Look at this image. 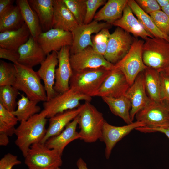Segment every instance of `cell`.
I'll list each match as a JSON object with an SVG mask.
<instances>
[{
    "label": "cell",
    "instance_id": "obj_48",
    "mask_svg": "<svg viewBox=\"0 0 169 169\" xmlns=\"http://www.w3.org/2000/svg\"><path fill=\"white\" fill-rule=\"evenodd\" d=\"M156 1L161 8L169 4V0H156Z\"/></svg>",
    "mask_w": 169,
    "mask_h": 169
},
{
    "label": "cell",
    "instance_id": "obj_22",
    "mask_svg": "<svg viewBox=\"0 0 169 169\" xmlns=\"http://www.w3.org/2000/svg\"><path fill=\"white\" fill-rule=\"evenodd\" d=\"M77 125L78 116L60 134L49 138L44 143L45 145L49 149L57 151L62 155L64 149L69 144L75 140L79 139V133L76 131Z\"/></svg>",
    "mask_w": 169,
    "mask_h": 169
},
{
    "label": "cell",
    "instance_id": "obj_44",
    "mask_svg": "<svg viewBox=\"0 0 169 169\" xmlns=\"http://www.w3.org/2000/svg\"><path fill=\"white\" fill-rule=\"evenodd\" d=\"M135 130L143 133L156 132H161L164 134L169 138V126L156 128H149L143 126L137 128Z\"/></svg>",
    "mask_w": 169,
    "mask_h": 169
},
{
    "label": "cell",
    "instance_id": "obj_12",
    "mask_svg": "<svg viewBox=\"0 0 169 169\" xmlns=\"http://www.w3.org/2000/svg\"><path fill=\"white\" fill-rule=\"evenodd\" d=\"M110 24L99 23L94 20L88 24L79 25L72 32L73 42L70 52L73 54L81 51L88 46L92 47V34L97 33L102 29L108 28Z\"/></svg>",
    "mask_w": 169,
    "mask_h": 169
},
{
    "label": "cell",
    "instance_id": "obj_23",
    "mask_svg": "<svg viewBox=\"0 0 169 169\" xmlns=\"http://www.w3.org/2000/svg\"><path fill=\"white\" fill-rule=\"evenodd\" d=\"M82 108V105L77 108L58 113L49 118V126L41 143H44L49 138L60 134L78 116Z\"/></svg>",
    "mask_w": 169,
    "mask_h": 169
},
{
    "label": "cell",
    "instance_id": "obj_20",
    "mask_svg": "<svg viewBox=\"0 0 169 169\" xmlns=\"http://www.w3.org/2000/svg\"><path fill=\"white\" fill-rule=\"evenodd\" d=\"M52 28L72 32L79 25L63 0H53Z\"/></svg>",
    "mask_w": 169,
    "mask_h": 169
},
{
    "label": "cell",
    "instance_id": "obj_51",
    "mask_svg": "<svg viewBox=\"0 0 169 169\" xmlns=\"http://www.w3.org/2000/svg\"><path fill=\"white\" fill-rule=\"evenodd\" d=\"M54 169H60L59 167H57Z\"/></svg>",
    "mask_w": 169,
    "mask_h": 169
},
{
    "label": "cell",
    "instance_id": "obj_27",
    "mask_svg": "<svg viewBox=\"0 0 169 169\" xmlns=\"http://www.w3.org/2000/svg\"><path fill=\"white\" fill-rule=\"evenodd\" d=\"M15 2L20 9L24 23L28 28L31 35L37 41L38 36L43 32L37 14L31 7L28 0H17Z\"/></svg>",
    "mask_w": 169,
    "mask_h": 169
},
{
    "label": "cell",
    "instance_id": "obj_3",
    "mask_svg": "<svg viewBox=\"0 0 169 169\" xmlns=\"http://www.w3.org/2000/svg\"><path fill=\"white\" fill-rule=\"evenodd\" d=\"M16 70L15 81L13 86L23 92L31 100L44 102L47 101L44 87L37 72L32 68L17 63L14 64Z\"/></svg>",
    "mask_w": 169,
    "mask_h": 169
},
{
    "label": "cell",
    "instance_id": "obj_34",
    "mask_svg": "<svg viewBox=\"0 0 169 169\" xmlns=\"http://www.w3.org/2000/svg\"><path fill=\"white\" fill-rule=\"evenodd\" d=\"M18 121L17 117L12 112L5 108L0 104V133L8 136L15 134V126Z\"/></svg>",
    "mask_w": 169,
    "mask_h": 169
},
{
    "label": "cell",
    "instance_id": "obj_37",
    "mask_svg": "<svg viewBox=\"0 0 169 169\" xmlns=\"http://www.w3.org/2000/svg\"><path fill=\"white\" fill-rule=\"evenodd\" d=\"M108 28H104L91 37L93 50L98 54L104 56L105 54L110 37Z\"/></svg>",
    "mask_w": 169,
    "mask_h": 169
},
{
    "label": "cell",
    "instance_id": "obj_43",
    "mask_svg": "<svg viewBox=\"0 0 169 169\" xmlns=\"http://www.w3.org/2000/svg\"><path fill=\"white\" fill-rule=\"evenodd\" d=\"M20 57L18 51L8 49L0 47V58L9 60L13 64L18 62Z\"/></svg>",
    "mask_w": 169,
    "mask_h": 169
},
{
    "label": "cell",
    "instance_id": "obj_2",
    "mask_svg": "<svg viewBox=\"0 0 169 169\" xmlns=\"http://www.w3.org/2000/svg\"><path fill=\"white\" fill-rule=\"evenodd\" d=\"M78 125L80 129L79 139L86 143H93L101 137L105 120L103 114L90 101H85L78 115Z\"/></svg>",
    "mask_w": 169,
    "mask_h": 169
},
{
    "label": "cell",
    "instance_id": "obj_8",
    "mask_svg": "<svg viewBox=\"0 0 169 169\" xmlns=\"http://www.w3.org/2000/svg\"><path fill=\"white\" fill-rule=\"evenodd\" d=\"M92 97L81 94L72 88L66 91L58 94L50 100L44 102V110L47 118H50L56 115L65 111L77 108L80 105V101H90Z\"/></svg>",
    "mask_w": 169,
    "mask_h": 169
},
{
    "label": "cell",
    "instance_id": "obj_15",
    "mask_svg": "<svg viewBox=\"0 0 169 169\" xmlns=\"http://www.w3.org/2000/svg\"><path fill=\"white\" fill-rule=\"evenodd\" d=\"M144 126L143 123L137 121L125 125L116 126L110 125L105 120L100 140L105 144L106 158H109L113 149L118 142L133 130Z\"/></svg>",
    "mask_w": 169,
    "mask_h": 169
},
{
    "label": "cell",
    "instance_id": "obj_26",
    "mask_svg": "<svg viewBox=\"0 0 169 169\" xmlns=\"http://www.w3.org/2000/svg\"><path fill=\"white\" fill-rule=\"evenodd\" d=\"M28 2L37 14L44 32L52 28L53 0H29Z\"/></svg>",
    "mask_w": 169,
    "mask_h": 169
},
{
    "label": "cell",
    "instance_id": "obj_30",
    "mask_svg": "<svg viewBox=\"0 0 169 169\" xmlns=\"http://www.w3.org/2000/svg\"><path fill=\"white\" fill-rule=\"evenodd\" d=\"M143 74L146 91L151 100L156 102L163 101L161 95L160 72L147 67Z\"/></svg>",
    "mask_w": 169,
    "mask_h": 169
},
{
    "label": "cell",
    "instance_id": "obj_35",
    "mask_svg": "<svg viewBox=\"0 0 169 169\" xmlns=\"http://www.w3.org/2000/svg\"><path fill=\"white\" fill-rule=\"evenodd\" d=\"M79 25L84 24L86 5V0H63Z\"/></svg>",
    "mask_w": 169,
    "mask_h": 169
},
{
    "label": "cell",
    "instance_id": "obj_25",
    "mask_svg": "<svg viewBox=\"0 0 169 169\" xmlns=\"http://www.w3.org/2000/svg\"><path fill=\"white\" fill-rule=\"evenodd\" d=\"M128 0H108L96 14L94 20L104 21L110 24L120 19Z\"/></svg>",
    "mask_w": 169,
    "mask_h": 169
},
{
    "label": "cell",
    "instance_id": "obj_33",
    "mask_svg": "<svg viewBox=\"0 0 169 169\" xmlns=\"http://www.w3.org/2000/svg\"><path fill=\"white\" fill-rule=\"evenodd\" d=\"M19 90L12 85L0 87V104L6 110L12 112L16 110V99Z\"/></svg>",
    "mask_w": 169,
    "mask_h": 169
},
{
    "label": "cell",
    "instance_id": "obj_38",
    "mask_svg": "<svg viewBox=\"0 0 169 169\" xmlns=\"http://www.w3.org/2000/svg\"><path fill=\"white\" fill-rule=\"evenodd\" d=\"M158 28L165 34L169 36V17L161 10L149 14Z\"/></svg>",
    "mask_w": 169,
    "mask_h": 169
},
{
    "label": "cell",
    "instance_id": "obj_46",
    "mask_svg": "<svg viewBox=\"0 0 169 169\" xmlns=\"http://www.w3.org/2000/svg\"><path fill=\"white\" fill-rule=\"evenodd\" d=\"M8 136L5 134L0 133V145L6 146L9 143Z\"/></svg>",
    "mask_w": 169,
    "mask_h": 169
},
{
    "label": "cell",
    "instance_id": "obj_29",
    "mask_svg": "<svg viewBox=\"0 0 169 169\" xmlns=\"http://www.w3.org/2000/svg\"><path fill=\"white\" fill-rule=\"evenodd\" d=\"M101 98L113 114L122 119L127 125L133 122L130 115L131 108V103L126 95L118 98L107 97Z\"/></svg>",
    "mask_w": 169,
    "mask_h": 169
},
{
    "label": "cell",
    "instance_id": "obj_28",
    "mask_svg": "<svg viewBox=\"0 0 169 169\" xmlns=\"http://www.w3.org/2000/svg\"><path fill=\"white\" fill-rule=\"evenodd\" d=\"M127 4L148 33L154 38H162L169 42V36L165 34L158 28L150 15L142 10L135 0H128Z\"/></svg>",
    "mask_w": 169,
    "mask_h": 169
},
{
    "label": "cell",
    "instance_id": "obj_47",
    "mask_svg": "<svg viewBox=\"0 0 169 169\" xmlns=\"http://www.w3.org/2000/svg\"><path fill=\"white\" fill-rule=\"evenodd\" d=\"M76 164L78 169H88L86 163L81 158L78 159Z\"/></svg>",
    "mask_w": 169,
    "mask_h": 169
},
{
    "label": "cell",
    "instance_id": "obj_41",
    "mask_svg": "<svg viewBox=\"0 0 169 169\" xmlns=\"http://www.w3.org/2000/svg\"><path fill=\"white\" fill-rule=\"evenodd\" d=\"M21 163L17 156L8 153L0 160V169H12L14 166Z\"/></svg>",
    "mask_w": 169,
    "mask_h": 169
},
{
    "label": "cell",
    "instance_id": "obj_24",
    "mask_svg": "<svg viewBox=\"0 0 169 169\" xmlns=\"http://www.w3.org/2000/svg\"><path fill=\"white\" fill-rule=\"evenodd\" d=\"M31 33L24 23L19 29L0 33V47L18 51V49L28 39Z\"/></svg>",
    "mask_w": 169,
    "mask_h": 169
},
{
    "label": "cell",
    "instance_id": "obj_18",
    "mask_svg": "<svg viewBox=\"0 0 169 169\" xmlns=\"http://www.w3.org/2000/svg\"><path fill=\"white\" fill-rule=\"evenodd\" d=\"M58 63L57 52H52L47 55L45 59L40 64V67L37 72L44 83L47 97V101L58 94L54 89L55 68Z\"/></svg>",
    "mask_w": 169,
    "mask_h": 169
},
{
    "label": "cell",
    "instance_id": "obj_6",
    "mask_svg": "<svg viewBox=\"0 0 169 169\" xmlns=\"http://www.w3.org/2000/svg\"><path fill=\"white\" fill-rule=\"evenodd\" d=\"M142 59L147 67L161 71L169 65V42L161 38H148L143 45Z\"/></svg>",
    "mask_w": 169,
    "mask_h": 169
},
{
    "label": "cell",
    "instance_id": "obj_45",
    "mask_svg": "<svg viewBox=\"0 0 169 169\" xmlns=\"http://www.w3.org/2000/svg\"><path fill=\"white\" fill-rule=\"evenodd\" d=\"M14 1L13 0H0V15L12 6Z\"/></svg>",
    "mask_w": 169,
    "mask_h": 169
},
{
    "label": "cell",
    "instance_id": "obj_52",
    "mask_svg": "<svg viewBox=\"0 0 169 169\" xmlns=\"http://www.w3.org/2000/svg\"><path fill=\"white\" fill-rule=\"evenodd\" d=\"M167 103H168L169 104V102H167Z\"/></svg>",
    "mask_w": 169,
    "mask_h": 169
},
{
    "label": "cell",
    "instance_id": "obj_4",
    "mask_svg": "<svg viewBox=\"0 0 169 169\" xmlns=\"http://www.w3.org/2000/svg\"><path fill=\"white\" fill-rule=\"evenodd\" d=\"M111 70L101 67L73 71L69 81V88L87 96H95L98 90Z\"/></svg>",
    "mask_w": 169,
    "mask_h": 169
},
{
    "label": "cell",
    "instance_id": "obj_11",
    "mask_svg": "<svg viewBox=\"0 0 169 169\" xmlns=\"http://www.w3.org/2000/svg\"><path fill=\"white\" fill-rule=\"evenodd\" d=\"M69 59L72 69L74 71L101 67L111 70L114 66V64L108 61L103 56L95 52L91 46L71 54Z\"/></svg>",
    "mask_w": 169,
    "mask_h": 169
},
{
    "label": "cell",
    "instance_id": "obj_40",
    "mask_svg": "<svg viewBox=\"0 0 169 169\" xmlns=\"http://www.w3.org/2000/svg\"><path fill=\"white\" fill-rule=\"evenodd\" d=\"M135 1L142 10L149 15L161 10L156 0H136Z\"/></svg>",
    "mask_w": 169,
    "mask_h": 169
},
{
    "label": "cell",
    "instance_id": "obj_36",
    "mask_svg": "<svg viewBox=\"0 0 169 169\" xmlns=\"http://www.w3.org/2000/svg\"><path fill=\"white\" fill-rule=\"evenodd\" d=\"M16 70L13 64L3 60L0 62V87L13 86L15 81Z\"/></svg>",
    "mask_w": 169,
    "mask_h": 169
},
{
    "label": "cell",
    "instance_id": "obj_17",
    "mask_svg": "<svg viewBox=\"0 0 169 169\" xmlns=\"http://www.w3.org/2000/svg\"><path fill=\"white\" fill-rule=\"evenodd\" d=\"M125 95L131 103L130 115L133 121L136 114L151 101L146 91L143 71L138 75Z\"/></svg>",
    "mask_w": 169,
    "mask_h": 169
},
{
    "label": "cell",
    "instance_id": "obj_7",
    "mask_svg": "<svg viewBox=\"0 0 169 169\" xmlns=\"http://www.w3.org/2000/svg\"><path fill=\"white\" fill-rule=\"evenodd\" d=\"M144 41L135 39L128 53L114 64V68L120 70L125 75L131 86L138 75L147 68L142 59V48Z\"/></svg>",
    "mask_w": 169,
    "mask_h": 169
},
{
    "label": "cell",
    "instance_id": "obj_39",
    "mask_svg": "<svg viewBox=\"0 0 169 169\" xmlns=\"http://www.w3.org/2000/svg\"><path fill=\"white\" fill-rule=\"evenodd\" d=\"M106 3L105 0H86V11L84 24H88L92 22L97 9Z\"/></svg>",
    "mask_w": 169,
    "mask_h": 169
},
{
    "label": "cell",
    "instance_id": "obj_21",
    "mask_svg": "<svg viewBox=\"0 0 169 169\" xmlns=\"http://www.w3.org/2000/svg\"><path fill=\"white\" fill-rule=\"evenodd\" d=\"M112 24L121 28L129 33L132 34L135 37H140L145 40L148 38H154L145 30L134 16L127 4L124 9L121 17Z\"/></svg>",
    "mask_w": 169,
    "mask_h": 169
},
{
    "label": "cell",
    "instance_id": "obj_42",
    "mask_svg": "<svg viewBox=\"0 0 169 169\" xmlns=\"http://www.w3.org/2000/svg\"><path fill=\"white\" fill-rule=\"evenodd\" d=\"M161 90L162 100L169 102V78L163 72H160Z\"/></svg>",
    "mask_w": 169,
    "mask_h": 169
},
{
    "label": "cell",
    "instance_id": "obj_9",
    "mask_svg": "<svg viewBox=\"0 0 169 169\" xmlns=\"http://www.w3.org/2000/svg\"><path fill=\"white\" fill-rule=\"evenodd\" d=\"M136 121L145 127L156 128L169 126V104L165 101H151L136 115Z\"/></svg>",
    "mask_w": 169,
    "mask_h": 169
},
{
    "label": "cell",
    "instance_id": "obj_14",
    "mask_svg": "<svg viewBox=\"0 0 169 169\" xmlns=\"http://www.w3.org/2000/svg\"><path fill=\"white\" fill-rule=\"evenodd\" d=\"M130 85L124 73L113 68L96 93L95 96L118 98L126 95Z\"/></svg>",
    "mask_w": 169,
    "mask_h": 169
},
{
    "label": "cell",
    "instance_id": "obj_19",
    "mask_svg": "<svg viewBox=\"0 0 169 169\" xmlns=\"http://www.w3.org/2000/svg\"><path fill=\"white\" fill-rule=\"evenodd\" d=\"M18 51L20 55L18 63L31 68L40 64L47 56L31 35L27 42L18 49Z\"/></svg>",
    "mask_w": 169,
    "mask_h": 169
},
{
    "label": "cell",
    "instance_id": "obj_10",
    "mask_svg": "<svg viewBox=\"0 0 169 169\" xmlns=\"http://www.w3.org/2000/svg\"><path fill=\"white\" fill-rule=\"evenodd\" d=\"M135 39L129 33L118 27L110 34L104 57L115 64L128 53Z\"/></svg>",
    "mask_w": 169,
    "mask_h": 169
},
{
    "label": "cell",
    "instance_id": "obj_32",
    "mask_svg": "<svg viewBox=\"0 0 169 169\" xmlns=\"http://www.w3.org/2000/svg\"><path fill=\"white\" fill-rule=\"evenodd\" d=\"M21 96L17 102V109L12 112L20 122L27 120L39 113L41 110L40 106L37 105L38 102L30 100L23 94Z\"/></svg>",
    "mask_w": 169,
    "mask_h": 169
},
{
    "label": "cell",
    "instance_id": "obj_13",
    "mask_svg": "<svg viewBox=\"0 0 169 169\" xmlns=\"http://www.w3.org/2000/svg\"><path fill=\"white\" fill-rule=\"evenodd\" d=\"M37 41L47 55L53 51L58 52L64 47H71L73 38L71 32L52 28L42 33Z\"/></svg>",
    "mask_w": 169,
    "mask_h": 169
},
{
    "label": "cell",
    "instance_id": "obj_16",
    "mask_svg": "<svg viewBox=\"0 0 169 169\" xmlns=\"http://www.w3.org/2000/svg\"><path fill=\"white\" fill-rule=\"evenodd\" d=\"M70 47H63L57 52L58 66L55 70V81L54 89L58 94L63 93L69 89V81L73 70L70 61Z\"/></svg>",
    "mask_w": 169,
    "mask_h": 169
},
{
    "label": "cell",
    "instance_id": "obj_1",
    "mask_svg": "<svg viewBox=\"0 0 169 169\" xmlns=\"http://www.w3.org/2000/svg\"><path fill=\"white\" fill-rule=\"evenodd\" d=\"M46 115V112L43 110L27 120L20 122L16 128L15 134L17 139L15 144L24 157L32 145L41 142L44 137L47 131Z\"/></svg>",
    "mask_w": 169,
    "mask_h": 169
},
{
    "label": "cell",
    "instance_id": "obj_5",
    "mask_svg": "<svg viewBox=\"0 0 169 169\" xmlns=\"http://www.w3.org/2000/svg\"><path fill=\"white\" fill-rule=\"evenodd\" d=\"M62 155L41 142L32 145L25 158L28 169H54L62 165Z\"/></svg>",
    "mask_w": 169,
    "mask_h": 169
},
{
    "label": "cell",
    "instance_id": "obj_49",
    "mask_svg": "<svg viewBox=\"0 0 169 169\" xmlns=\"http://www.w3.org/2000/svg\"><path fill=\"white\" fill-rule=\"evenodd\" d=\"M161 10L169 17V4L166 6L161 8Z\"/></svg>",
    "mask_w": 169,
    "mask_h": 169
},
{
    "label": "cell",
    "instance_id": "obj_31",
    "mask_svg": "<svg viewBox=\"0 0 169 169\" xmlns=\"http://www.w3.org/2000/svg\"><path fill=\"white\" fill-rule=\"evenodd\" d=\"M25 23L18 6L13 5L0 15V32L17 30Z\"/></svg>",
    "mask_w": 169,
    "mask_h": 169
},
{
    "label": "cell",
    "instance_id": "obj_50",
    "mask_svg": "<svg viewBox=\"0 0 169 169\" xmlns=\"http://www.w3.org/2000/svg\"><path fill=\"white\" fill-rule=\"evenodd\" d=\"M161 71L163 72L169 78V65Z\"/></svg>",
    "mask_w": 169,
    "mask_h": 169
}]
</instances>
